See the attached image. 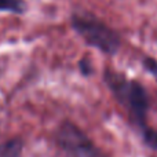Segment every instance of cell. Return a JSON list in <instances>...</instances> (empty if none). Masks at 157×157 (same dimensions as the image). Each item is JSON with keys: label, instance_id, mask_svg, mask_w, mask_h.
I'll return each instance as SVG.
<instances>
[{"label": "cell", "instance_id": "4", "mask_svg": "<svg viewBox=\"0 0 157 157\" xmlns=\"http://www.w3.org/2000/svg\"><path fill=\"white\" fill-rule=\"evenodd\" d=\"M25 142L22 136H13L0 142V157H21Z\"/></svg>", "mask_w": 157, "mask_h": 157}, {"label": "cell", "instance_id": "7", "mask_svg": "<svg viewBox=\"0 0 157 157\" xmlns=\"http://www.w3.org/2000/svg\"><path fill=\"white\" fill-rule=\"evenodd\" d=\"M145 68H146L150 73L157 76V61H155L153 58H146V59H145Z\"/></svg>", "mask_w": 157, "mask_h": 157}, {"label": "cell", "instance_id": "6", "mask_svg": "<svg viewBox=\"0 0 157 157\" xmlns=\"http://www.w3.org/2000/svg\"><path fill=\"white\" fill-rule=\"evenodd\" d=\"M144 138H145V142L152 149H157V131L152 130V128H145Z\"/></svg>", "mask_w": 157, "mask_h": 157}, {"label": "cell", "instance_id": "2", "mask_svg": "<svg viewBox=\"0 0 157 157\" xmlns=\"http://www.w3.org/2000/svg\"><path fill=\"white\" fill-rule=\"evenodd\" d=\"M72 26L90 46L106 54H114L119 50L120 39L117 33L92 17L73 15Z\"/></svg>", "mask_w": 157, "mask_h": 157}, {"label": "cell", "instance_id": "5", "mask_svg": "<svg viewBox=\"0 0 157 157\" xmlns=\"http://www.w3.org/2000/svg\"><path fill=\"white\" fill-rule=\"evenodd\" d=\"M26 10L24 0H0V11H8L14 14H22Z\"/></svg>", "mask_w": 157, "mask_h": 157}, {"label": "cell", "instance_id": "8", "mask_svg": "<svg viewBox=\"0 0 157 157\" xmlns=\"http://www.w3.org/2000/svg\"><path fill=\"white\" fill-rule=\"evenodd\" d=\"M80 69L84 75H88L91 72V66H90V62L87 59H81L80 61Z\"/></svg>", "mask_w": 157, "mask_h": 157}, {"label": "cell", "instance_id": "1", "mask_svg": "<svg viewBox=\"0 0 157 157\" xmlns=\"http://www.w3.org/2000/svg\"><path fill=\"white\" fill-rule=\"evenodd\" d=\"M106 81L117 95V98L124 105H127L136 123L145 127V117H146L147 106H149V98L144 86L139 84L138 81H127L123 76L117 73H110V72L106 75Z\"/></svg>", "mask_w": 157, "mask_h": 157}, {"label": "cell", "instance_id": "3", "mask_svg": "<svg viewBox=\"0 0 157 157\" xmlns=\"http://www.w3.org/2000/svg\"><path fill=\"white\" fill-rule=\"evenodd\" d=\"M57 144L72 157H103L91 139L71 121H63L55 132Z\"/></svg>", "mask_w": 157, "mask_h": 157}]
</instances>
